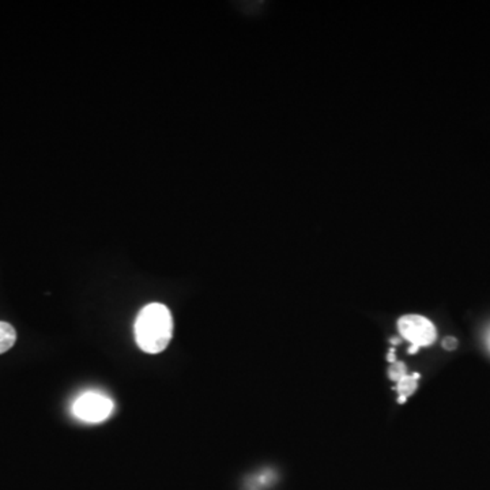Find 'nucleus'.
<instances>
[{
  "label": "nucleus",
  "mask_w": 490,
  "mask_h": 490,
  "mask_svg": "<svg viewBox=\"0 0 490 490\" xmlns=\"http://www.w3.org/2000/svg\"><path fill=\"white\" fill-rule=\"evenodd\" d=\"M173 336L170 310L160 303L146 305L135 321V338L138 346L149 354L167 349Z\"/></svg>",
  "instance_id": "f257e3e1"
},
{
  "label": "nucleus",
  "mask_w": 490,
  "mask_h": 490,
  "mask_svg": "<svg viewBox=\"0 0 490 490\" xmlns=\"http://www.w3.org/2000/svg\"><path fill=\"white\" fill-rule=\"evenodd\" d=\"M398 331L403 339L413 346L409 352H417L419 347L430 346L437 338V331L429 319L421 315H404L398 320Z\"/></svg>",
  "instance_id": "f03ea898"
},
{
  "label": "nucleus",
  "mask_w": 490,
  "mask_h": 490,
  "mask_svg": "<svg viewBox=\"0 0 490 490\" xmlns=\"http://www.w3.org/2000/svg\"><path fill=\"white\" fill-rule=\"evenodd\" d=\"M75 417L87 422H101L112 413L113 403L108 396L98 393H85L75 401Z\"/></svg>",
  "instance_id": "7ed1b4c3"
},
{
  "label": "nucleus",
  "mask_w": 490,
  "mask_h": 490,
  "mask_svg": "<svg viewBox=\"0 0 490 490\" xmlns=\"http://www.w3.org/2000/svg\"><path fill=\"white\" fill-rule=\"evenodd\" d=\"M419 375H406L401 380L396 381V391L399 394V403L406 402L407 396H411L417 390Z\"/></svg>",
  "instance_id": "20e7f679"
},
{
  "label": "nucleus",
  "mask_w": 490,
  "mask_h": 490,
  "mask_svg": "<svg viewBox=\"0 0 490 490\" xmlns=\"http://www.w3.org/2000/svg\"><path fill=\"white\" fill-rule=\"evenodd\" d=\"M15 341H17V333L14 327L6 321H0V354L12 349Z\"/></svg>",
  "instance_id": "39448f33"
},
{
  "label": "nucleus",
  "mask_w": 490,
  "mask_h": 490,
  "mask_svg": "<svg viewBox=\"0 0 490 490\" xmlns=\"http://www.w3.org/2000/svg\"><path fill=\"white\" fill-rule=\"evenodd\" d=\"M388 376L394 381H399L402 378H404L406 376V367H404L403 362L394 361L391 364L390 370H388Z\"/></svg>",
  "instance_id": "423d86ee"
},
{
  "label": "nucleus",
  "mask_w": 490,
  "mask_h": 490,
  "mask_svg": "<svg viewBox=\"0 0 490 490\" xmlns=\"http://www.w3.org/2000/svg\"><path fill=\"white\" fill-rule=\"evenodd\" d=\"M443 347H444L445 350H455L456 347H458V339L453 338V336H447V338H444V341H443Z\"/></svg>",
  "instance_id": "0eeeda50"
}]
</instances>
